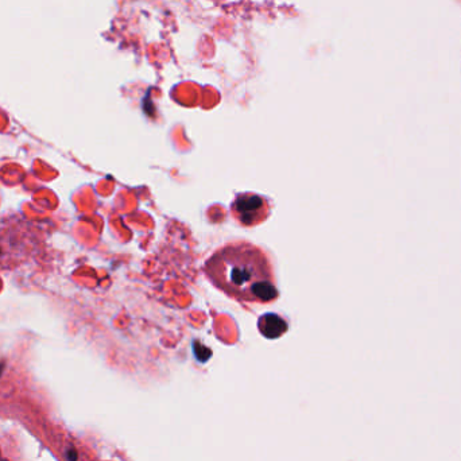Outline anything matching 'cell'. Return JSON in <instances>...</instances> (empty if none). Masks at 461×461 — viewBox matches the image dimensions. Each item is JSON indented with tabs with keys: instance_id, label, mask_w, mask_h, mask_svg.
Wrapping results in <instances>:
<instances>
[{
	"instance_id": "277c9868",
	"label": "cell",
	"mask_w": 461,
	"mask_h": 461,
	"mask_svg": "<svg viewBox=\"0 0 461 461\" xmlns=\"http://www.w3.org/2000/svg\"><path fill=\"white\" fill-rule=\"evenodd\" d=\"M65 457L68 461H77L78 460V452L74 448H69V449L66 450Z\"/></svg>"
},
{
	"instance_id": "7a4b0ae2",
	"label": "cell",
	"mask_w": 461,
	"mask_h": 461,
	"mask_svg": "<svg viewBox=\"0 0 461 461\" xmlns=\"http://www.w3.org/2000/svg\"><path fill=\"white\" fill-rule=\"evenodd\" d=\"M231 212L240 224L251 227L260 224L269 217L270 205L269 201L259 194L242 193L233 200Z\"/></svg>"
},
{
	"instance_id": "6da1fadb",
	"label": "cell",
	"mask_w": 461,
	"mask_h": 461,
	"mask_svg": "<svg viewBox=\"0 0 461 461\" xmlns=\"http://www.w3.org/2000/svg\"><path fill=\"white\" fill-rule=\"evenodd\" d=\"M205 272L214 286L243 302L274 301L278 297L267 255L250 243L227 244L207 260Z\"/></svg>"
},
{
	"instance_id": "8992f818",
	"label": "cell",
	"mask_w": 461,
	"mask_h": 461,
	"mask_svg": "<svg viewBox=\"0 0 461 461\" xmlns=\"http://www.w3.org/2000/svg\"><path fill=\"white\" fill-rule=\"evenodd\" d=\"M3 371H4V363L2 362V363H0V376H2V374H3Z\"/></svg>"
},
{
	"instance_id": "5b68a950",
	"label": "cell",
	"mask_w": 461,
	"mask_h": 461,
	"mask_svg": "<svg viewBox=\"0 0 461 461\" xmlns=\"http://www.w3.org/2000/svg\"><path fill=\"white\" fill-rule=\"evenodd\" d=\"M3 252H4L3 243H2V242H0V262H3Z\"/></svg>"
},
{
	"instance_id": "3957f363",
	"label": "cell",
	"mask_w": 461,
	"mask_h": 461,
	"mask_svg": "<svg viewBox=\"0 0 461 461\" xmlns=\"http://www.w3.org/2000/svg\"><path fill=\"white\" fill-rule=\"evenodd\" d=\"M259 331L267 338H278L287 331V324L278 314L267 313L259 318Z\"/></svg>"
}]
</instances>
